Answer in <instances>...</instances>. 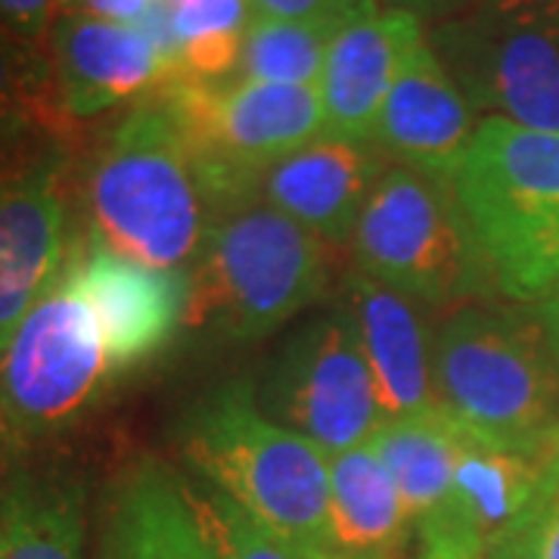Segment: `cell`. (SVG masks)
Instances as JSON below:
<instances>
[{
    "instance_id": "1",
    "label": "cell",
    "mask_w": 559,
    "mask_h": 559,
    "mask_svg": "<svg viewBox=\"0 0 559 559\" xmlns=\"http://www.w3.org/2000/svg\"><path fill=\"white\" fill-rule=\"evenodd\" d=\"M180 454L299 559H336L330 528V457L280 426L255 385L224 382L180 419Z\"/></svg>"
},
{
    "instance_id": "2",
    "label": "cell",
    "mask_w": 559,
    "mask_h": 559,
    "mask_svg": "<svg viewBox=\"0 0 559 559\" xmlns=\"http://www.w3.org/2000/svg\"><path fill=\"white\" fill-rule=\"evenodd\" d=\"M91 237L124 259L193 274L221 215L178 116L143 100L106 134L87 168Z\"/></svg>"
},
{
    "instance_id": "3",
    "label": "cell",
    "mask_w": 559,
    "mask_h": 559,
    "mask_svg": "<svg viewBox=\"0 0 559 559\" xmlns=\"http://www.w3.org/2000/svg\"><path fill=\"white\" fill-rule=\"evenodd\" d=\"M436 399L463 432L532 457L559 432V364L538 314L460 305L436 330Z\"/></svg>"
},
{
    "instance_id": "4",
    "label": "cell",
    "mask_w": 559,
    "mask_h": 559,
    "mask_svg": "<svg viewBox=\"0 0 559 559\" xmlns=\"http://www.w3.org/2000/svg\"><path fill=\"white\" fill-rule=\"evenodd\" d=\"M451 190L495 289L540 299L559 280V131L485 116Z\"/></svg>"
},
{
    "instance_id": "5",
    "label": "cell",
    "mask_w": 559,
    "mask_h": 559,
    "mask_svg": "<svg viewBox=\"0 0 559 559\" xmlns=\"http://www.w3.org/2000/svg\"><path fill=\"white\" fill-rule=\"evenodd\" d=\"M326 246L255 197L224 209L190 274V326H209L230 342L274 336L326 293Z\"/></svg>"
},
{
    "instance_id": "6",
    "label": "cell",
    "mask_w": 559,
    "mask_h": 559,
    "mask_svg": "<svg viewBox=\"0 0 559 559\" xmlns=\"http://www.w3.org/2000/svg\"><path fill=\"white\" fill-rule=\"evenodd\" d=\"M355 271L429 305L495 296L463 224L451 178L389 165L352 234Z\"/></svg>"
},
{
    "instance_id": "7",
    "label": "cell",
    "mask_w": 559,
    "mask_h": 559,
    "mask_svg": "<svg viewBox=\"0 0 559 559\" xmlns=\"http://www.w3.org/2000/svg\"><path fill=\"white\" fill-rule=\"evenodd\" d=\"M162 97L178 116L218 209L255 197L261 175L326 134L318 84L175 75Z\"/></svg>"
},
{
    "instance_id": "8",
    "label": "cell",
    "mask_w": 559,
    "mask_h": 559,
    "mask_svg": "<svg viewBox=\"0 0 559 559\" xmlns=\"http://www.w3.org/2000/svg\"><path fill=\"white\" fill-rule=\"evenodd\" d=\"M112 377L97 318L66 259L0 355V429L20 444L53 439L100 401Z\"/></svg>"
},
{
    "instance_id": "9",
    "label": "cell",
    "mask_w": 559,
    "mask_h": 559,
    "mask_svg": "<svg viewBox=\"0 0 559 559\" xmlns=\"http://www.w3.org/2000/svg\"><path fill=\"white\" fill-rule=\"evenodd\" d=\"M426 38L473 112L559 131L557 20L528 0H476Z\"/></svg>"
},
{
    "instance_id": "10",
    "label": "cell",
    "mask_w": 559,
    "mask_h": 559,
    "mask_svg": "<svg viewBox=\"0 0 559 559\" xmlns=\"http://www.w3.org/2000/svg\"><path fill=\"white\" fill-rule=\"evenodd\" d=\"M255 401L326 457L370 444L385 423L355 320L342 305L305 320L280 342L255 385Z\"/></svg>"
},
{
    "instance_id": "11",
    "label": "cell",
    "mask_w": 559,
    "mask_h": 559,
    "mask_svg": "<svg viewBox=\"0 0 559 559\" xmlns=\"http://www.w3.org/2000/svg\"><path fill=\"white\" fill-rule=\"evenodd\" d=\"M69 267L79 293L97 318L116 377L159 358L178 340L180 326H190V274L159 271L124 259L97 237L72 242Z\"/></svg>"
},
{
    "instance_id": "12",
    "label": "cell",
    "mask_w": 559,
    "mask_h": 559,
    "mask_svg": "<svg viewBox=\"0 0 559 559\" xmlns=\"http://www.w3.org/2000/svg\"><path fill=\"white\" fill-rule=\"evenodd\" d=\"M544 498L547 460L463 432L448 500L417 532V559L491 557Z\"/></svg>"
},
{
    "instance_id": "13",
    "label": "cell",
    "mask_w": 559,
    "mask_h": 559,
    "mask_svg": "<svg viewBox=\"0 0 559 559\" xmlns=\"http://www.w3.org/2000/svg\"><path fill=\"white\" fill-rule=\"evenodd\" d=\"M66 159L47 150L0 178V355L69 259Z\"/></svg>"
},
{
    "instance_id": "14",
    "label": "cell",
    "mask_w": 559,
    "mask_h": 559,
    "mask_svg": "<svg viewBox=\"0 0 559 559\" xmlns=\"http://www.w3.org/2000/svg\"><path fill=\"white\" fill-rule=\"evenodd\" d=\"M50 72L66 119H94L175 79L140 22L60 13L50 28Z\"/></svg>"
},
{
    "instance_id": "15",
    "label": "cell",
    "mask_w": 559,
    "mask_h": 559,
    "mask_svg": "<svg viewBox=\"0 0 559 559\" xmlns=\"http://www.w3.org/2000/svg\"><path fill=\"white\" fill-rule=\"evenodd\" d=\"M389 159L377 143L323 138L274 162L255 187V200L277 209L305 230L333 246L352 242L364 202Z\"/></svg>"
},
{
    "instance_id": "16",
    "label": "cell",
    "mask_w": 559,
    "mask_h": 559,
    "mask_svg": "<svg viewBox=\"0 0 559 559\" xmlns=\"http://www.w3.org/2000/svg\"><path fill=\"white\" fill-rule=\"evenodd\" d=\"M423 38V22L392 7H373L342 25L318 79L330 138L373 143L385 97L411 47Z\"/></svg>"
},
{
    "instance_id": "17",
    "label": "cell",
    "mask_w": 559,
    "mask_h": 559,
    "mask_svg": "<svg viewBox=\"0 0 559 559\" xmlns=\"http://www.w3.org/2000/svg\"><path fill=\"white\" fill-rule=\"evenodd\" d=\"M476 112L441 66L429 38L411 47L382 106L373 143L385 159L451 178L476 134Z\"/></svg>"
},
{
    "instance_id": "18",
    "label": "cell",
    "mask_w": 559,
    "mask_h": 559,
    "mask_svg": "<svg viewBox=\"0 0 559 559\" xmlns=\"http://www.w3.org/2000/svg\"><path fill=\"white\" fill-rule=\"evenodd\" d=\"M417 305L419 301L401 296L360 271L345 280L342 308L355 320L385 423L439 407L436 336L429 333Z\"/></svg>"
},
{
    "instance_id": "19",
    "label": "cell",
    "mask_w": 559,
    "mask_h": 559,
    "mask_svg": "<svg viewBox=\"0 0 559 559\" xmlns=\"http://www.w3.org/2000/svg\"><path fill=\"white\" fill-rule=\"evenodd\" d=\"M106 559H221L190 485L159 457H140L112 495Z\"/></svg>"
},
{
    "instance_id": "20",
    "label": "cell",
    "mask_w": 559,
    "mask_h": 559,
    "mask_svg": "<svg viewBox=\"0 0 559 559\" xmlns=\"http://www.w3.org/2000/svg\"><path fill=\"white\" fill-rule=\"evenodd\" d=\"M330 528L336 559H399L414 535L399 485L373 444L330 457Z\"/></svg>"
},
{
    "instance_id": "21",
    "label": "cell",
    "mask_w": 559,
    "mask_h": 559,
    "mask_svg": "<svg viewBox=\"0 0 559 559\" xmlns=\"http://www.w3.org/2000/svg\"><path fill=\"white\" fill-rule=\"evenodd\" d=\"M87 485L66 469H22L0 488V559H84Z\"/></svg>"
},
{
    "instance_id": "22",
    "label": "cell",
    "mask_w": 559,
    "mask_h": 559,
    "mask_svg": "<svg viewBox=\"0 0 559 559\" xmlns=\"http://www.w3.org/2000/svg\"><path fill=\"white\" fill-rule=\"evenodd\" d=\"M460 426L441 407L417 417H401L382 423L370 439L385 469L399 485L401 500L414 525V535L426 522L436 520L457 469Z\"/></svg>"
},
{
    "instance_id": "23",
    "label": "cell",
    "mask_w": 559,
    "mask_h": 559,
    "mask_svg": "<svg viewBox=\"0 0 559 559\" xmlns=\"http://www.w3.org/2000/svg\"><path fill=\"white\" fill-rule=\"evenodd\" d=\"M175 40L178 75L197 81L234 79L242 40L255 20L252 0H162Z\"/></svg>"
},
{
    "instance_id": "24",
    "label": "cell",
    "mask_w": 559,
    "mask_h": 559,
    "mask_svg": "<svg viewBox=\"0 0 559 559\" xmlns=\"http://www.w3.org/2000/svg\"><path fill=\"white\" fill-rule=\"evenodd\" d=\"M336 28L314 22L261 20L255 16L242 40L234 79L271 84H318Z\"/></svg>"
},
{
    "instance_id": "25",
    "label": "cell",
    "mask_w": 559,
    "mask_h": 559,
    "mask_svg": "<svg viewBox=\"0 0 559 559\" xmlns=\"http://www.w3.org/2000/svg\"><path fill=\"white\" fill-rule=\"evenodd\" d=\"M66 116L57 97L50 60L28 40L0 25V146L20 143Z\"/></svg>"
},
{
    "instance_id": "26",
    "label": "cell",
    "mask_w": 559,
    "mask_h": 559,
    "mask_svg": "<svg viewBox=\"0 0 559 559\" xmlns=\"http://www.w3.org/2000/svg\"><path fill=\"white\" fill-rule=\"evenodd\" d=\"M190 498L221 559H299L218 488H190Z\"/></svg>"
},
{
    "instance_id": "27",
    "label": "cell",
    "mask_w": 559,
    "mask_h": 559,
    "mask_svg": "<svg viewBox=\"0 0 559 559\" xmlns=\"http://www.w3.org/2000/svg\"><path fill=\"white\" fill-rule=\"evenodd\" d=\"M488 559H559V491H547L528 520Z\"/></svg>"
},
{
    "instance_id": "28",
    "label": "cell",
    "mask_w": 559,
    "mask_h": 559,
    "mask_svg": "<svg viewBox=\"0 0 559 559\" xmlns=\"http://www.w3.org/2000/svg\"><path fill=\"white\" fill-rule=\"evenodd\" d=\"M373 7H380V0H252V10L261 20L314 22L336 32Z\"/></svg>"
},
{
    "instance_id": "29",
    "label": "cell",
    "mask_w": 559,
    "mask_h": 559,
    "mask_svg": "<svg viewBox=\"0 0 559 559\" xmlns=\"http://www.w3.org/2000/svg\"><path fill=\"white\" fill-rule=\"evenodd\" d=\"M62 0H0V25L16 38L35 44L60 16Z\"/></svg>"
},
{
    "instance_id": "30",
    "label": "cell",
    "mask_w": 559,
    "mask_h": 559,
    "mask_svg": "<svg viewBox=\"0 0 559 559\" xmlns=\"http://www.w3.org/2000/svg\"><path fill=\"white\" fill-rule=\"evenodd\" d=\"M153 0H62L60 13H79V16H97L112 22H140Z\"/></svg>"
},
{
    "instance_id": "31",
    "label": "cell",
    "mask_w": 559,
    "mask_h": 559,
    "mask_svg": "<svg viewBox=\"0 0 559 559\" xmlns=\"http://www.w3.org/2000/svg\"><path fill=\"white\" fill-rule=\"evenodd\" d=\"M382 7H392V10H404V13H414L419 22H429L436 25L441 20H451L463 13L466 7H473L476 0H380Z\"/></svg>"
},
{
    "instance_id": "32",
    "label": "cell",
    "mask_w": 559,
    "mask_h": 559,
    "mask_svg": "<svg viewBox=\"0 0 559 559\" xmlns=\"http://www.w3.org/2000/svg\"><path fill=\"white\" fill-rule=\"evenodd\" d=\"M538 318L540 323H544V333H547L550 348H554V358H557L559 364V280L540 296Z\"/></svg>"
},
{
    "instance_id": "33",
    "label": "cell",
    "mask_w": 559,
    "mask_h": 559,
    "mask_svg": "<svg viewBox=\"0 0 559 559\" xmlns=\"http://www.w3.org/2000/svg\"><path fill=\"white\" fill-rule=\"evenodd\" d=\"M547 491H559V432L547 454Z\"/></svg>"
},
{
    "instance_id": "34",
    "label": "cell",
    "mask_w": 559,
    "mask_h": 559,
    "mask_svg": "<svg viewBox=\"0 0 559 559\" xmlns=\"http://www.w3.org/2000/svg\"><path fill=\"white\" fill-rule=\"evenodd\" d=\"M535 10H540L544 16H550V20L559 22V0H528Z\"/></svg>"
},
{
    "instance_id": "35",
    "label": "cell",
    "mask_w": 559,
    "mask_h": 559,
    "mask_svg": "<svg viewBox=\"0 0 559 559\" xmlns=\"http://www.w3.org/2000/svg\"><path fill=\"white\" fill-rule=\"evenodd\" d=\"M454 559H488V557H454Z\"/></svg>"
}]
</instances>
